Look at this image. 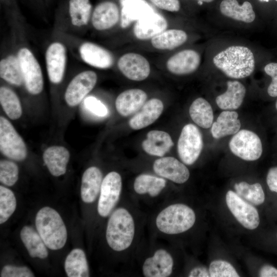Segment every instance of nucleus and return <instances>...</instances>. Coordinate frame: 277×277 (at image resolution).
Returning a JSON list of instances; mask_svg holds the SVG:
<instances>
[{
    "label": "nucleus",
    "instance_id": "f257e3e1",
    "mask_svg": "<svg viewBox=\"0 0 277 277\" xmlns=\"http://www.w3.org/2000/svg\"><path fill=\"white\" fill-rule=\"evenodd\" d=\"M215 67L227 77L241 79L252 74L255 68V58L247 47L233 45L218 52L213 58Z\"/></svg>",
    "mask_w": 277,
    "mask_h": 277
},
{
    "label": "nucleus",
    "instance_id": "f03ea898",
    "mask_svg": "<svg viewBox=\"0 0 277 277\" xmlns=\"http://www.w3.org/2000/svg\"><path fill=\"white\" fill-rule=\"evenodd\" d=\"M36 230L45 245L50 249L63 248L67 241L66 226L60 214L49 207L41 208L35 216Z\"/></svg>",
    "mask_w": 277,
    "mask_h": 277
},
{
    "label": "nucleus",
    "instance_id": "7ed1b4c3",
    "mask_svg": "<svg viewBox=\"0 0 277 277\" xmlns=\"http://www.w3.org/2000/svg\"><path fill=\"white\" fill-rule=\"evenodd\" d=\"M134 233V221L128 210L124 208L115 210L106 228V238L109 246L116 251L126 250L133 242Z\"/></svg>",
    "mask_w": 277,
    "mask_h": 277
},
{
    "label": "nucleus",
    "instance_id": "20e7f679",
    "mask_svg": "<svg viewBox=\"0 0 277 277\" xmlns=\"http://www.w3.org/2000/svg\"><path fill=\"white\" fill-rule=\"evenodd\" d=\"M195 214L192 208L183 204L170 205L157 215L155 224L163 233L175 234L184 232L194 224Z\"/></svg>",
    "mask_w": 277,
    "mask_h": 277
},
{
    "label": "nucleus",
    "instance_id": "39448f33",
    "mask_svg": "<svg viewBox=\"0 0 277 277\" xmlns=\"http://www.w3.org/2000/svg\"><path fill=\"white\" fill-rule=\"evenodd\" d=\"M17 56L27 90L33 95L39 94L43 89L44 80L38 62L32 52L26 47L20 48Z\"/></svg>",
    "mask_w": 277,
    "mask_h": 277
},
{
    "label": "nucleus",
    "instance_id": "423d86ee",
    "mask_svg": "<svg viewBox=\"0 0 277 277\" xmlns=\"http://www.w3.org/2000/svg\"><path fill=\"white\" fill-rule=\"evenodd\" d=\"M231 152L240 159L247 161L258 160L262 155L261 140L254 132L247 129L239 130L229 142Z\"/></svg>",
    "mask_w": 277,
    "mask_h": 277
},
{
    "label": "nucleus",
    "instance_id": "0eeeda50",
    "mask_svg": "<svg viewBox=\"0 0 277 277\" xmlns=\"http://www.w3.org/2000/svg\"><path fill=\"white\" fill-rule=\"evenodd\" d=\"M203 147V137L199 128L192 124L185 125L177 142V152L182 162L193 164L199 158Z\"/></svg>",
    "mask_w": 277,
    "mask_h": 277
},
{
    "label": "nucleus",
    "instance_id": "6e6552de",
    "mask_svg": "<svg viewBox=\"0 0 277 277\" xmlns=\"http://www.w3.org/2000/svg\"><path fill=\"white\" fill-rule=\"evenodd\" d=\"M0 150L7 157L17 161L24 160L27 154L26 146L11 123L0 117Z\"/></svg>",
    "mask_w": 277,
    "mask_h": 277
},
{
    "label": "nucleus",
    "instance_id": "1a4fd4ad",
    "mask_svg": "<svg viewBox=\"0 0 277 277\" xmlns=\"http://www.w3.org/2000/svg\"><path fill=\"white\" fill-rule=\"evenodd\" d=\"M122 187L121 176L116 172H110L104 178L97 204L100 216L106 217L110 214L119 200Z\"/></svg>",
    "mask_w": 277,
    "mask_h": 277
},
{
    "label": "nucleus",
    "instance_id": "9d476101",
    "mask_svg": "<svg viewBox=\"0 0 277 277\" xmlns=\"http://www.w3.org/2000/svg\"><path fill=\"white\" fill-rule=\"evenodd\" d=\"M226 202L232 215L245 228L253 230L258 227L260 224L259 212L253 205L232 190L227 192Z\"/></svg>",
    "mask_w": 277,
    "mask_h": 277
},
{
    "label": "nucleus",
    "instance_id": "9b49d317",
    "mask_svg": "<svg viewBox=\"0 0 277 277\" xmlns=\"http://www.w3.org/2000/svg\"><path fill=\"white\" fill-rule=\"evenodd\" d=\"M97 75L93 71H84L77 74L68 85L65 100L71 107L78 105L93 89L97 82Z\"/></svg>",
    "mask_w": 277,
    "mask_h": 277
},
{
    "label": "nucleus",
    "instance_id": "f8f14e48",
    "mask_svg": "<svg viewBox=\"0 0 277 277\" xmlns=\"http://www.w3.org/2000/svg\"><path fill=\"white\" fill-rule=\"evenodd\" d=\"M117 66L125 77L134 81H143L150 73L148 61L142 55L134 52L122 55L118 60Z\"/></svg>",
    "mask_w": 277,
    "mask_h": 277
},
{
    "label": "nucleus",
    "instance_id": "ddd939ff",
    "mask_svg": "<svg viewBox=\"0 0 277 277\" xmlns=\"http://www.w3.org/2000/svg\"><path fill=\"white\" fill-rule=\"evenodd\" d=\"M46 69L48 77L53 84H58L63 80L67 62V51L61 42H55L47 48L45 54Z\"/></svg>",
    "mask_w": 277,
    "mask_h": 277
},
{
    "label": "nucleus",
    "instance_id": "4468645a",
    "mask_svg": "<svg viewBox=\"0 0 277 277\" xmlns=\"http://www.w3.org/2000/svg\"><path fill=\"white\" fill-rule=\"evenodd\" d=\"M167 26L166 18L151 9L136 21L133 32L137 39L146 40L151 39L165 30Z\"/></svg>",
    "mask_w": 277,
    "mask_h": 277
},
{
    "label": "nucleus",
    "instance_id": "2eb2a0df",
    "mask_svg": "<svg viewBox=\"0 0 277 277\" xmlns=\"http://www.w3.org/2000/svg\"><path fill=\"white\" fill-rule=\"evenodd\" d=\"M153 169L158 175L177 184L185 183L190 176L189 171L185 164L171 156L155 160Z\"/></svg>",
    "mask_w": 277,
    "mask_h": 277
},
{
    "label": "nucleus",
    "instance_id": "dca6fc26",
    "mask_svg": "<svg viewBox=\"0 0 277 277\" xmlns=\"http://www.w3.org/2000/svg\"><path fill=\"white\" fill-rule=\"evenodd\" d=\"M201 55L196 51L185 49L170 57L166 62L168 70L176 75H187L195 71L201 64Z\"/></svg>",
    "mask_w": 277,
    "mask_h": 277
},
{
    "label": "nucleus",
    "instance_id": "f3484780",
    "mask_svg": "<svg viewBox=\"0 0 277 277\" xmlns=\"http://www.w3.org/2000/svg\"><path fill=\"white\" fill-rule=\"evenodd\" d=\"M173 267V260L166 250H157L150 257L144 261L143 274L146 277H167L171 275Z\"/></svg>",
    "mask_w": 277,
    "mask_h": 277
},
{
    "label": "nucleus",
    "instance_id": "a211bd4d",
    "mask_svg": "<svg viewBox=\"0 0 277 277\" xmlns=\"http://www.w3.org/2000/svg\"><path fill=\"white\" fill-rule=\"evenodd\" d=\"M91 21L93 27L97 30H106L113 27L120 21V11L117 5L111 1L99 3L92 13Z\"/></svg>",
    "mask_w": 277,
    "mask_h": 277
},
{
    "label": "nucleus",
    "instance_id": "6ab92c4d",
    "mask_svg": "<svg viewBox=\"0 0 277 277\" xmlns=\"http://www.w3.org/2000/svg\"><path fill=\"white\" fill-rule=\"evenodd\" d=\"M79 53L85 63L96 68H109L114 62L113 57L108 50L93 43H83L79 48Z\"/></svg>",
    "mask_w": 277,
    "mask_h": 277
},
{
    "label": "nucleus",
    "instance_id": "aec40b11",
    "mask_svg": "<svg viewBox=\"0 0 277 277\" xmlns=\"http://www.w3.org/2000/svg\"><path fill=\"white\" fill-rule=\"evenodd\" d=\"M147 95L143 90L131 89L120 93L115 100L117 111L127 116L138 111L145 103Z\"/></svg>",
    "mask_w": 277,
    "mask_h": 277
},
{
    "label": "nucleus",
    "instance_id": "412c9836",
    "mask_svg": "<svg viewBox=\"0 0 277 277\" xmlns=\"http://www.w3.org/2000/svg\"><path fill=\"white\" fill-rule=\"evenodd\" d=\"M163 109L164 105L160 100L152 98L145 102L141 108V110L130 120L129 125L134 130L145 128L160 117Z\"/></svg>",
    "mask_w": 277,
    "mask_h": 277
},
{
    "label": "nucleus",
    "instance_id": "4be33fe9",
    "mask_svg": "<svg viewBox=\"0 0 277 277\" xmlns=\"http://www.w3.org/2000/svg\"><path fill=\"white\" fill-rule=\"evenodd\" d=\"M226 84V91L216 97V104L223 110L237 109L243 103L246 95V88L238 81H228Z\"/></svg>",
    "mask_w": 277,
    "mask_h": 277
},
{
    "label": "nucleus",
    "instance_id": "5701e85b",
    "mask_svg": "<svg viewBox=\"0 0 277 277\" xmlns=\"http://www.w3.org/2000/svg\"><path fill=\"white\" fill-rule=\"evenodd\" d=\"M103 174L99 168L92 166L84 172L82 179L81 195L86 203L93 202L100 192Z\"/></svg>",
    "mask_w": 277,
    "mask_h": 277
},
{
    "label": "nucleus",
    "instance_id": "b1692460",
    "mask_svg": "<svg viewBox=\"0 0 277 277\" xmlns=\"http://www.w3.org/2000/svg\"><path fill=\"white\" fill-rule=\"evenodd\" d=\"M44 162L50 173L54 176L64 174L70 158L69 151L64 147L53 146L44 152Z\"/></svg>",
    "mask_w": 277,
    "mask_h": 277
},
{
    "label": "nucleus",
    "instance_id": "393cba45",
    "mask_svg": "<svg viewBox=\"0 0 277 277\" xmlns=\"http://www.w3.org/2000/svg\"><path fill=\"white\" fill-rule=\"evenodd\" d=\"M241 126L238 112L233 110H224L212 124L211 133L213 137L220 139L235 134L240 130Z\"/></svg>",
    "mask_w": 277,
    "mask_h": 277
},
{
    "label": "nucleus",
    "instance_id": "a878e982",
    "mask_svg": "<svg viewBox=\"0 0 277 277\" xmlns=\"http://www.w3.org/2000/svg\"><path fill=\"white\" fill-rule=\"evenodd\" d=\"M173 146L170 135L163 131L151 130L142 143L143 150L148 154L162 157Z\"/></svg>",
    "mask_w": 277,
    "mask_h": 277
},
{
    "label": "nucleus",
    "instance_id": "bb28decb",
    "mask_svg": "<svg viewBox=\"0 0 277 277\" xmlns=\"http://www.w3.org/2000/svg\"><path fill=\"white\" fill-rule=\"evenodd\" d=\"M220 10L224 16L245 23H251L255 18L253 7L248 1L240 5L237 0H223Z\"/></svg>",
    "mask_w": 277,
    "mask_h": 277
},
{
    "label": "nucleus",
    "instance_id": "cd10ccee",
    "mask_svg": "<svg viewBox=\"0 0 277 277\" xmlns=\"http://www.w3.org/2000/svg\"><path fill=\"white\" fill-rule=\"evenodd\" d=\"M188 39L187 33L181 29L165 30L151 39L152 46L158 50H172L183 45Z\"/></svg>",
    "mask_w": 277,
    "mask_h": 277
},
{
    "label": "nucleus",
    "instance_id": "c85d7f7f",
    "mask_svg": "<svg viewBox=\"0 0 277 277\" xmlns=\"http://www.w3.org/2000/svg\"><path fill=\"white\" fill-rule=\"evenodd\" d=\"M20 237L31 257L44 259L48 256L47 247L38 232L32 227L24 226L21 231Z\"/></svg>",
    "mask_w": 277,
    "mask_h": 277
},
{
    "label": "nucleus",
    "instance_id": "c756f323",
    "mask_svg": "<svg viewBox=\"0 0 277 277\" xmlns=\"http://www.w3.org/2000/svg\"><path fill=\"white\" fill-rule=\"evenodd\" d=\"M122 7L120 13L121 27H128L132 22L137 21L151 8L144 0H120Z\"/></svg>",
    "mask_w": 277,
    "mask_h": 277
},
{
    "label": "nucleus",
    "instance_id": "7c9ffc66",
    "mask_svg": "<svg viewBox=\"0 0 277 277\" xmlns=\"http://www.w3.org/2000/svg\"><path fill=\"white\" fill-rule=\"evenodd\" d=\"M64 268L69 277L89 276L86 256L81 249L75 248L71 251L66 258Z\"/></svg>",
    "mask_w": 277,
    "mask_h": 277
},
{
    "label": "nucleus",
    "instance_id": "2f4dec72",
    "mask_svg": "<svg viewBox=\"0 0 277 277\" xmlns=\"http://www.w3.org/2000/svg\"><path fill=\"white\" fill-rule=\"evenodd\" d=\"M189 113L192 120L199 126L207 129L211 127L213 112L210 104L203 97H198L191 104Z\"/></svg>",
    "mask_w": 277,
    "mask_h": 277
},
{
    "label": "nucleus",
    "instance_id": "473e14b6",
    "mask_svg": "<svg viewBox=\"0 0 277 277\" xmlns=\"http://www.w3.org/2000/svg\"><path fill=\"white\" fill-rule=\"evenodd\" d=\"M0 76L2 78L16 86L24 83L22 69L18 57L9 55L0 62Z\"/></svg>",
    "mask_w": 277,
    "mask_h": 277
},
{
    "label": "nucleus",
    "instance_id": "72a5a7b5",
    "mask_svg": "<svg viewBox=\"0 0 277 277\" xmlns=\"http://www.w3.org/2000/svg\"><path fill=\"white\" fill-rule=\"evenodd\" d=\"M166 182L162 177L142 174L135 179L134 191L139 194H148L152 197L157 196L165 187Z\"/></svg>",
    "mask_w": 277,
    "mask_h": 277
},
{
    "label": "nucleus",
    "instance_id": "f704fd0d",
    "mask_svg": "<svg viewBox=\"0 0 277 277\" xmlns=\"http://www.w3.org/2000/svg\"><path fill=\"white\" fill-rule=\"evenodd\" d=\"M92 12L89 0H69V13L72 24L82 27L88 24Z\"/></svg>",
    "mask_w": 277,
    "mask_h": 277
},
{
    "label": "nucleus",
    "instance_id": "c9c22d12",
    "mask_svg": "<svg viewBox=\"0 0 277 277\" xmlns=\"http://www.w3.org/2000/svg\"><path fill=\"white\" fill-rule=\"evenodd\" d=\"M0 103L7 115L12 120L19 118L22 114L20 101L16 94L11 89L2 86L0 88Z\"/></svg>",
    "mask_w": 277,
    "mask_h": 277
},
{
    "label": "nucleus",
    "instance_id": "e433bc0d",
    "mask_svg": "<svg viewBox=\"0 0 277 277\" xmlns=\"http://www.w3.org/2000/svg\"><path fill=\"white\" fill-rule=\"evenodd\" d=\"M234 188L241 197L255 205H260L265 201V193L260 183L249 184L242 181L235 183Z\"/></svg>",
    "mask_w": 277,
    "mask_h": 277
},
{
    "label": "nucleus",
    "instance_id": "4c0bfd02",
    "mask_svg": "<svg viewBox=\"0 0 277 277\" xmlns=\"http://www.w3.org/2000/svg\"><path fill=\"white\" fill-rule=\"evenodd\" d=\"M16 207V200L13 192L9 189L0 186V224L6 222L12 215Z\"/></svg>",
    "mask_w": 277,
    "mask_h": 277
},
{
    "label": "nucleus",
    "instance_id": "58836bf2",
    "mask_svg": "<svg viewBox=\"0 0 277 277\" xmlns=\"http://www.w3.org/2000/svg\"><path fill=\"white\" fill-rule=\"evenodd\" d=\"M18 168L12 161L1 160L0 182L7 186H12L17 182L18 178Z\"/></svg>",
    "mask_w": 277,
    "mask_h": 277
},
{
    "label": "nucleus",
    "instance_id": "ea45409f",
    "mask_svg": "<svg viewBox=\"0 0 277 277\" xmlns=\"http://www.w3.org/2000/svg\"><path fill=\"white\" fill-rule=\"evenodd\" d=\"M210 276L211 277H237L240 276L235 269L229 262L224 260L212 261L209 268Z\"/></svg>",
    "mask_w": 277,
    "mask_h": 277
},
{
    "label": "nucleus",
    "instance_id": "a19ab883",
    "mask_svg": "<svg viewBox=\"0 0 277 277\" xmlns=\"http://www.w3.org/2000/svg\"><path fill=\"white\" fill-rule=\"evenodd\" d=\"M85 108L93 114L98 117H105L108 114L106 106L96 97L89 96L83 100Z\"/></svg>",
    "mask_w": 277,
    "mask_h": 277
},
{
    "label": "nucleus",
    "instance_id": "79ce46f5",
    "mask_svg": "<svg viewBox=\"0 0 277 277\" xmlns=\"http://www.w3.org/2000/svg\"><path fill=\"white\" fill-rule=\"evenodd\" d=\"M0 276L1 277H34V274L27 267L7 265L3 268Z\"/></svg>",
    "mask_w": 277,
    "mask_h": 277
},
{
    "label": "nucleus",
    "instance_id": "37998d69",
    "mask_svg": "<svg viewBox=\"0 0 277 277\" xmlns=\"http://www.w3.org/2000/svg\"><path fill=\"white\" fill-rule=\"evenodd\" d=\"M265 73L271 77V82L267 89L268 95L277 96V63H270L264 67Z\"/></svg>",
    "mask_w": 277,
    "mask_h": 277
},
{
    "label": "nucleus",
    "instance_id": "c03bdc74",
    "mask_svg": "<svg viewBox=\"0 0 277 277\" xmlns=\"http://www.w3.org/2000/svg\"><path fill=\"white\" fill-rule=\"evenodd\" d=\"M161 9L170 12L179 11L181 8L179 0H149Z\"/></svg>",
    "mask_w": 277,
    "mask_h": 277
},
{
    "label": "nucleus",
    "instance_id": "a18cd8bd",
    "mask_svg": "<svg viewBox=\"0 0 277 277\" xmlns=\"http://www.w3.org/2000/svg\"><path fill=\"white\" fill-rule=\"evenodd\" d=\"M266 182L269 189L277 193V166L269 169L267 174Z\"/></svg>",
    "mask_w": 277,
    "mask_h": 277
},
{
    "label": "nucleus",
    "instance_id": "49530a36",
    "mask_svg": "<svg viewBox=\"0 0 277 277\" xmlns=\"http://www.w3.org/2000/svg\"><path fill=\"white\" fill-rule=\"evenodd\" d=\"M259 275L261 277H277V269L271 265H265L260 269Z\"/></svg>",
    "mask_w": 277,
    "mask_h": 277
},
{
    "label": "nucleus",
    "instance_id": "de8ad7c7",
    "mask_svg": "<svg viewBox=\"0 0 277 277\" xmlns=\"http://www.w3.org/2000/svg\"><path fill=\"white\" fill-rule=\"evenodd\" d=\"M189 277H209V271L205 267H196L193 268L188 274Z\"/></svg>",
    "mask_w": 277,
    "mask_h": 277
},
{
    "label": "nucleus",
    "instance_id": "09e8293b",
    "mask_svg": "<svg viewBox=\"0 0 277 277\" xmlns=\"http://www.w3.org/2000/svg\"><path fill=\"white\" fill-rule=\"evenodd\" d=\"M196 1H197L200 2L211 3L214 1V0H196Z\"/></svg>",
    "mask_w": 277,
    "mask_h": 277
},
{
    "label": "nucleus",
    "instance_id": "8fccbe9b",
    "mask_svg": "<svg viewBox=\"0 0 277 277\" xmlns=\"http://www.w3.org/2000/svg\"><path fill=\"white\" fill-rule=\"evenodd\" d=\"M259 1L261 2H268L270 0H259ZM275 1H277V0H275Z\"/></svg>",
    "mask_w": 277,
    "mask_h": 277
},
{
    "label": "nucleus",
    "instance_id": "3c124183",
    "mask_svg": "<svg viewBox=\"0 0 277 277\" xmlns=\"http://www.w3.org/2000/svg\"><path fill=\"white\" fill-rule=\"evenodd\" d=\"M275 108H276V109L277 110V100H276V103H275Z\"/></svg>",
    "mask_w": 277,
    "mask_h": 277
}]
</instances>
